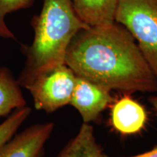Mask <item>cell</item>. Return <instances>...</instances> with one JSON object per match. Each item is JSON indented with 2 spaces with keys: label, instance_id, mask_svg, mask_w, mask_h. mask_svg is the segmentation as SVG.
Here are the masks:
<instances>
[{
  "label": "cell",
  "instance_id": "12",
  "mask_svg": "<svg viewBox=\"0 0 157 157\" xmlns=\"http://www.w3.org/2000/svg\"><path fill=\"white\" fill-rule=\"evenodd\" d=\"M34 0H0V38L15 39L5 22V17L13 12L31 7Z\"/></svg>",
  "mask_w": 157,
  "mask_h": 157
},
{
  "label": "cell",
  "instance_id": "10",
  "mask_svg": "<svg viewBox=\"0 0 157 157\" xmlns=\"http://www.w3.org/2000/svg\"><path fill=\"white\" fill-rule=\"evenodd\" d=\"M20 86L9 68L0 67V117L26 105Z\"/></svg>",
  "mask_w": 157,
  "mask_h": 157
},
{
  "label": "cell",
  "instance_id": "8",
  "mask_svg": "<svg viewBox=\"0 0 157 157\" xmlns=\"http://www.w3.org/2000/svg\"><path fill=\"white\" fill-rule=\"evenodd\" d=\"M78 16L90 27L114 22L119 0H71Z\"/></svg>",
  "mask_w": 157,
  "mask_h": 157
},
{
  "label": "cell",
  "instance_id": "9",
  "mask_svg": "<svg viewBox=\"0 0 157 157\" xmlns=\"http://www.w3.org/2000/svg\"><path fill=\"white\" fill-rule=\"evenodd\" d=\"M97 143L94 129L90 123H83L75 137L71 140L57 157H104Z\"/></svg>",
  "mask_w": 157,
  "mask_h": 157
},
{
  "label": "cell",
  "instance_id": "5",
  "mask_svg": "<svg viewBox=\"0 0 157 157\" xmlns=\"http://www.w3.org/2000/svg\"><path fill=\"white\" fill-rule=\"evenodd\" d=\"M53 129L52 122L28 127L0 147V157H43L44 145Z\"/></svg>",
  "mask_w": 157,
  "mask_h": 157
},
{
  "label": "cell",
  "instance_id": "4",
  "mask_svg": "<svg viewBox=\"0 0 157 157\" xmlns=\"http://www.w3.org/2000/svg\"><path fill=\"white\" fill-rule=\"evenodd\" d=\"M76 78L73 71L63 64L37 74L23 87L30 92L37 110L52 113L70 104Z\"/></svg>",
  "mask_w": 157,
  "mask_h": 157
},
{
  "label": "cell",
  "instance_id": "13",
  "mask_svg": "<svg viewBox=\"0 0 157 157\" xmlns=\"http://www.w3.org/2000/svg\"><path fill=\"white\" fill-rule=\"evenodd\" d=\"M104 157H110V156L105 155ZM129 157H157V145L154 147V148H152L151 150L148 151L143 153V154L135 155V156H129Z\"/></svg>",
  "mask_w": 157,
  "mask_h": 157
},
{
  "label": "cell",
  "instance_id": "1",
  "mask_svg": "<svg viewBox=\"0 0 157 157\" xmlns=\"http://www.w3.org/2000/svg\"><path fill=\"white\" fill-rule=\"evenodd\" d=\"M65 64L76 76L110 92H157V76L134 37L116 21L78 32L68 46Z\"/></svg>",
  "mask_w": 157,
  "mask_h": 157
},
{
  "label": "cell",
  "instance_id": "2",
  "mask_svg": "<svg viewBox=\"0 0 157 157\" xmlns=\"http://www.w3.org/2000/svg\"><path fill=\"white\" fill-rule=\"evenodd\" d=\"M31 25L34 40L22 46L26 60L17 80L22 87L41 72L65 64L72 39L90 27L80 18L71 0H44L41 13L33 17Z\"/></svg>",
  "mask_w": 157,
  "mask_h": 157
},
{
  "label": "cell",
  "instance_id": "7",
  "mask_svg": "<svg viewBox=\"0 0 157 157\" xmlns=\"http://www.w3.org/2000/svg\"><path fill=\"white\" fill-rule=\"evenodd\" d=\"M147 120L146 111L140 103L129 96H124L113 105L111 122L118 132L123 135L137 133L142 129Z\"/></svg>",
  "mask_w": 157,
  "mask_h": 157
},
{
  "label": "cell",
  "instance_id": "14",
  "mask_svg": "<svg viewBox=\"0 0 157 157\" xmlns=\"http://www.w3.org/2000/svg\"><path fill=\"white\" fill-rule=\"evenodd\" d=\"M149 101H150V103L152 104L153 107H154V109H155V111H156V112L157 113V95L151 97L149 98Z\"/></svg>",
  "mask_w": 157,
  "mask_h": 157
},
{
  "label": "cell",
  "instance_id": "3",
  "mask_svg": "<svg viewBox=\"0 0 157 157\" xmlns=\"http://www.w3.org/2000/svg\"><path fill=\"white\" fill-rule=\"evenodd\" d=\"M114 21L134 37L157 76V0H119Z\"/></svg>",
  "mask_w": 157,
  "mask_h": 157
},
{
  "label": "cell",
  "instance_id": "11",
  "mask_svg": "<svg viewBox=\"0 0 157 157\" xmlns=\"http://www.w3.org/2000/svg\"><path fill=\"white\" fill-rule=\"evenodd\" d=\"M31 111V108L25 105L15 110L14 113L0 124V147L13 137L19 127L30 115Z\"/></svg>",
  "mask_w": 157,
  "mask_h": 157
},
{
  "label": "cell",
  "instance_id": "6",
  "mask_svg": "<svg viewBox=\"0 0 157 157\" xmlns=\"http://www.w3.org/2000/svg\"><path fill=\"white\" fill-rule=\"evenodd\" d=\"M112 100L109 90L76 76L70 104L77 110L84 123L98 119Z\"/></svg>",
  "mask_w": 157,
  "mask_h": 157
}]
</instances>
